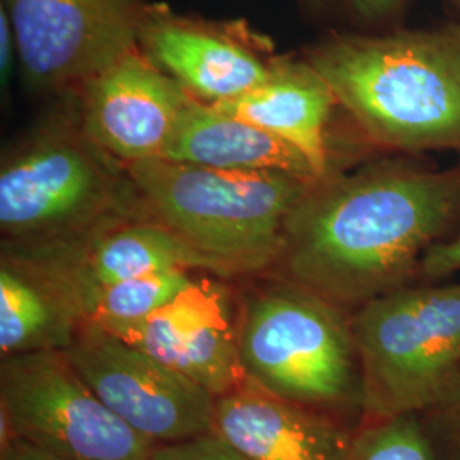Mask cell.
<instances>
[{
	"instance_id": "cell-1",
	"label": "cell",
	"mask_w": 460,
	"mask_h": 460,
	"mask_svg": "<svg viewBox=\"0 0 460 460\" xmlns=\"http://www.w3.org/2000/svg\"><path fill=\"white\" fill-rule=\"evenodd\" d=\"M460 212V169L404 164L314 184L290 215L271 268L338 307L404 287Z\"/></svg>"
},
{
	"instance_id": "cell-2",
	"label": "cell",
	"mask_w": 460,
	"mask_h": 460,
	"mask_svg": "<svg viewBox=\"0 0 460 460\" xmlns=\"http://www.w3.org/2000/svg\"><path fill=\"white\" fill-rule=\"evenodd\" d=\"M307 62L378 144L460 150V22L336 34L311 49Z\"/></svg>"
},
{
	"instance_id": "cell-3",
	"label": "cell",
	"mask_w": 460,
	"mask_h": 460,
	"mask_svg": "<svg viewBox=\"0 0 460 460\" xmlns=\"http://www.w3.org/2000/svg\"><path fill=\"white\" fill-rule=\"evenodd\" d=\"M128 174L157 222L218 264L226 279L277 264L288 218L314 186L277 171L165 159L128 164Z\"/></svg>"
},
{
	"instance_id": "cell-4",
	"label": "cell",
	"mask_w": 460,
	"mask_h": 460,
	"mask_svg": "<svg viewBox=\"0 0 460 460\" xmlns=\"http://www.w3.org/2000/svg\"><path fill=\"white\" fill-rule=\"evenodd\" d=\"M351 331L363 411L384 421L438 408L460 377V283L376 296Z\"/></svg>"
},
{
	"instance_id": "cell-5",
	"label": "cell",
	"mask_w": 460,
	"mask_h": 460,
	"mask_svg": "<svg viewBox=\"0 0 460 460\" xmlns=\"http://www.w3.org/2000/svg\"><path fill=\"white\" fill-rule=\"evenodd\" d=\"M307 288L279 279L249 292L239 313L247 378L317 411L360 404V367L351 319Z\"/></svg>"
},
{
	"instance_id": "cell-6",
	"label": "cell",
	"mask_w": 460,
	"mask_h": 460,
	"mask_svg": "<svg viewBox=\"0 0 460 460\" xmlns=\"http://www.w3.org/2000/svg\"><path fill=\"white\" fill-rule=\"evenodd\" d=\"M0 437L66 460H150L155 448L94 394L66 349L2 358Z\"/></svg>"
},
{
	"instance_id": "cell-7",
	"label": "cell",
	"mask_w": 460,
	"mask_h": 460,
	"mask_svg": "<svg viewBox=\"0 0 460 460\" xmlns=\"http://www.w3.org/2000/svg\"><path fill=\"white\" fill-rule=\"evenodd\" d=\"M115 181L94 150L70 138H49L2 167L0 227L17 249L81 237L98 226Z\"/></svg>"
},
{
	"instance_id": "cell-8",
	"label": "cell",
	"mask_w": 460,
	"mask_h": 460,
	"mask_svg": "<svg viewBox=\"0 0 460 460\" xmlns=\"http://www.w3.org/2000/svg\"><path fill=\"white\" fill-rule=\"evenodd\" d=\"M66 351L94 394L154 444L212 431L217 397L113 332L84 323Z\"/></svg>"
},
{
	"instance_id": "cell-9",
	"label": "cell",
	"mask_w": 460,
	"mask_h": 460,
	"mask_svg": "<svg viewBox=\"0 0 460 460\" xmlns=\"http://www.w3.org/2000/svg\"><path fill=\"white\" fill-rule=\"evenodd\" d=\"M17 60L38 87L87 83L140 47L142 0H2Z\"/></svg>"
},
{
	"instance_id": "cell-10",
	"label": "cell",
	"mask_w": 460,
	"mask_h": 460,
	"mask_svg": "<svg viewBox=\"0 0 460 460\" xmlns=\"http://www.w3.org/2000/svg\"><path fill=\"white\" fill-rule=\"evenodd\" d=\"M110 332L215 397L246 382L239 314L232 309L229 288L214 279H195L163 309Z\"/></svg>"
},
{
	"instance_id": "cell-11",
	"label": "cell",
	"mask_w": 460,
	"mask_h": 460,
	"mask_svg": "<svg viewBox=\"0 0 460 460\" xmlns=\"http://www.w3.org/2000/svg\"><path fill=\"white\" fill-rule=\"evenodd\" d=\"M4 252L47 271L66 288L79 311L84 298L101 288L157 271H210L226 279L218 264L159 222L99 226L66 243L28 249L7 247Z\"/></svg>"
},
{
	"instance_id": "cell-12",
	"label": "cell",
	"mask_w": 460,
	"mask_h": 460,
	"mask_svg": "<svg viewBox=\"0 0 460 460\" xmlns=\"http://www.w3.org/2000/svg\"><path fill=\"white\" fill-rule=\"evenodd\" d=\"M84 130L127 164L159 159L191 98L138 49L85 83Z\"/></svg>"
},
{
	"instance_id": "cell-13",
	"label": "cell",
	"mask_w": 460,
	"mask_h": 460,
	"mask_svg": "<svg viewBox=\"0 0 460 460\" xmlns=\"http://www.w3.org/2000/svg\"><path fill=\"white\" fill-rule=\"evenodd\" d=\"M215 435L249 460H349V431L251 378L215 401Z\"/></svg>"
},
{
	"instance_id": "cell-14",
	"label": "cell",
	"mask_w": 460,
	"mask_h": 460,
	"mask_svg": "<svg viewBox=\"0 0 460 460\" xmlns=\"http://www.w3.org/2000/svg\"><path fill=\"white\" fill-rule=\"evenodd\" d=\"M140 47L186 91L210 102L230 101L256 89L273 66H264L234 34L161 7L147 5Z\"/></svg>"
},
{
	"instance_id": "cell-15",
	"label": "cell",
	"mask_w": 460,
	"mask_h": 460,
	"mask_svg": "<svg viewBox=\"0 0 460 460\" xmlns=\"http://www.w3.org/2000/svg\"><path fill=\"white\" fill-rule=\"evenodd\" d=\"M159 159L230 171H277L309 184L323 181L305 155L283 138L193 99Z\"/></svg>"
},
{
	"instance_id": "cell-16",
	"label": "cell",
	"mask_w": 460,
	"mask_h": 460,
	"mask_svg": "<svg viewBox=\"0 0 460 460\" xmlns=\"http://www.w3.org/2000/svg\"><path fill=\"white\" fill-rule=\"evenodd\" d=\"M336 99L326 81L305 62H281L270 77L239 98L210 102L298 148L323 180L328 171L326 125Z\"/></svg>"
},
{
	"instance_id": "cell-17",
	"label": "cell",
	"mask_w": 460,
	"mask_h": 460,
	"mask_svg": "<svg viewBox=\"0 0 460 460\" xmlns=\"http://www.w3.org/2000/svg\"><path fill=\"white\" fill-rule=\"evenodd\" d=\"M84 324L66 288L36 264L4 252L0 264V357L66 349Z\"/></svg>"
},
{
	"instance_id": "cell-18",
	"label": "cell",
	"mask_w": 460,
	"mask_h": 460,
	"mask_svg": "<svg viewBox=\"0 0 460 460\" xmlns=\"http://www.w3.org/2000/svg\"><path fill=\"white\" fill-rule=\"evenodd\" d=\"M195 279L191 270H167L104 287L84 298V323L108 331L128 326L163 309Z\"/></svg>"
},
{
	"instance_id": "cell-19",
	"label": "cell",
	"mask_w": 460,
	"mask_h": 460,
	"mask_svg": "<svg viewBox=\"0 0 460 460\" xmlns=\"http://www.w3.org/2000/svg\"><path fill=\"white\" fill-rule=\"evenodd\" d=\"M349 460H435L427 437L410 416L384 420L355 440Z\"/></svg>"
},
{
	"instance_id": "cell-20",
	"label": "cell",
	"mask_w": 460,
	"mask_h": 460,
	"mask_svg": "<svg viewBox=\"0 0 460 460\" xmlns=\"http://www.w3.org/2000/svg\"><path fill=\"white\" fill-rule=\"evenodd\" d=\"M150 460H249L214 431L174 444L155 445Z\"/></svg>"
},
{
	"instance_id": "cell-21",
	"label": "cell",
	"mask_w": 460,
	"mask_h": 460,
	"mask_svg": "<svg viewBox=\"0 0 460 460\" xmlns=\"http://www.w3.org/2000/svg\"><path fill=\"white\" fill-rule=\"evenodd\" d=\"M346 16L360 26H378L394 19L408 0H336Z\"/></svg>"
},
{
	"instance_id": "cell-22",
	"label": "cell",
	"mask_w": 460,
	"mask_h": 460,
	"mask_svg": "<svg viewBox=\"0 0 460 460\" xmlns=\"http://www.w3.org/2000/svg\"><path fill=\"white\" fill-rule=\"evenodd\" d=\"M420 271L428 279H442L460 271V234L429 247L420 263Z\"/></svg>"
},
{
	"instance_id": "cell-23",
	"label": "cell",
	"mask_w": 460,
	"mask_h": 460,
	"mask_svg": "<svg viewBox=\"0 0 460 460\" xmlns=\"http://www.w3.org/2000/svg\"><path fill=\"white\" fill-rule=\"evenodd\" d=\"M14 57H17L16 34L5 9L0 5V77L4 87L13 77L16 66Z\"/></svg>"
},
{
	"instance_id": "cell-24",
	"label": "cell",
	"mask_w": 460,
	"mask_h": 460,
	"mask_svg": "<svg viewBox=\"0 0 460 460\" xmlns=\"http://www.w3.org/2000/svg\"><path fill=\"white\" fill-rule=\"evenodd\" d=\"M0 460H66L16 437H0Z\"/></svg>"
},
{
	"instance_id": "cell-25",
	"label": "cell",
	"mask_w": 460,
	"mask_h": 460,
	"mask_svg": "<svg viewBox=\"0 0 460 460\" xmlns=\"http://www.w3.org/2000/svg\"><path fill=\"white\" fill-rule=\"evenodd\" d=\"M438 408L442 410L445 433L460 456V377Z\"/></svg>"
},
{
	"instance_id": "cell-26",
	"label": "cell",
	"mask_w": 460,
	"mask_h": 460,
	"mask_svg": "<svg viewBox=\"0 0 460 460\" xmlns=\"http://www.w3.org/2000/svg\"><path fill=\"white\" fill-rule=\"evenodd\" d=\"M452 2H454V4H456V7H457V9H459V13H460V0H452Z\"/></svg>"
}]
</instances>
